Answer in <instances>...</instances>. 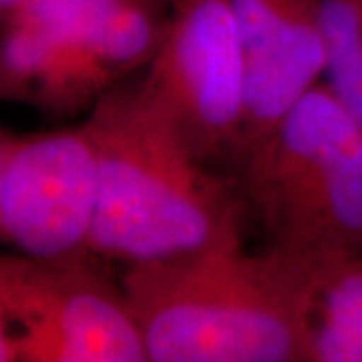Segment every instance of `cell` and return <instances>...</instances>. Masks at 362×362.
I'll use <instances>...</instances> for the list:
<instances>
[{
    "mask_svg": "<svg viewBox=\"0 0 362 362\" xmlns=\"http://www.w3.org/2000/svg\"><path fill=\"white\" fill-rule=\"evenodd\" d=\"M97 157L89 254L125 266L242 244L240 181L195 156L143 81L123 78L83 121Z\"/></svg>",
    "mask_w": 362,
    "mask_h": 362,
    "instance_id": "cell-1",
    "label": "cell"
},
{
    "mask_svg": "<svg viewBox=\"0 0 362 362\" xmlns=\"http://www.w3.org/2000/svg\"><path fill=\"white\" fill-rule=\"evenodd\" d=\"M147 362H306L304 254L223 244L121 276Z\"/></svg>",
    "mask_w": 362,
    "mask_h": 362,
    "instance_id": "cell-2",
    "label": "cell"
},
{
    "mask_svg": "<svg viewBox=\"0 0 362 362\" xmlns=\"http://www.w3.org/2000/svg\"><path fill=\"white\" fill-rule=\"evenodd\" d=\"M238 168L270 246L362 256V129L324 81Z\"/></svg>",
    "mask_w": 362,
    "mask_h": 362,
    "instance_id": "cell-3",
    "label": "cell"
},
{
    "mask_svg": "<svg viewBox=\"0 0 362 362\" xmlns=\"http://www.w3.org/2000/svg\"><path fill=\"white\" fill-rule=\"evenodd\" d=\"M93 259L0 247V312L16 362H147L123 286Z\"/></svg>",
    "mask_w": 362,
    "mask_h": 362,
    "instance_id": "cell-4",
    "label": "cell"
},
{
    "mask_svg": "<svg viewBox=\"0 0 362 362\" xmlns=\"http://www.w3.org/2000/svg\"><path fill=\"white\" fill-rule=\"evenodd\" d=\"M143 87L199 159L235 156L246 71L230 0H173Z\"/></svg>",
    "mask_w": 362,
    "mask_h": 362,
    "instance_id": "cell-5",
    "label": "cell"
},
{
    "mask_svg": "<svg viewBox=\"0 0 362 362\" xmlns=\"http://www.w3.org/2000/svg\"><path fill=\"white\" fill-rule=\"evenodd\" d=\"M97 204V157L83 123L16 133L0 123V247L83 258Z\"/></svg>",
    "mask_w": 362,
    "mask_h": 362,
    "instance_id": "cell-6",
    "label": "cell"
},
{
    "mask_svg": "<svg viewBox=\"0 0 362 362\" xmlns=\"http://www.w3.org/2000/svg\"><path fill=\"white\" fill-rule=\"evenodd\" d=\"M246 71L240 163L278 121L324 81L328 40L318 0H230Z\"/></svg>",
    "mask_w": 362,
    "mask_h": 362,
    "instance_id": "cell-7",
    "label": "cell"
},
{
    "mask_svg": "<svg viewBox=\"0 0 362 362\" xmlns=\"http://www.w3.org/2000/svg\"><path fill=\"white\" fill-rule=\"evenodd\" d=\"M109 0H28L0 23V101L28 103L59 52L78 39Z\"/></svg>",
    "mask_w": 362,
    "mask_h": 362,
    "instance_id": "cell-8",
    "label": "cell"
},
{
    "mask_svg": "<svg viewBox=\"0 0 362 362\" xmlns=\"http://www.w3.org/2000/svg\"><path fill=\"white\" fill-rule=\"evenodd\" d=\"M304 256L310 272L306 362H362V256Z\"/></svg>",
    "mask_w": 362,
    "mask_h": 362,
    "instance_id": "cell-9",
    "label": "cell"
},
{
    "mask_svg": "<svg viewBox=\"0 0 362 362\" xmlns=\"http://www.w3.org/2000/svg\"><path fill=\"white\" fill-rule=\"evenodd\" d=\"M328 40L324 83L362 129V8L356 0H318Z\"/></svg>",
    "mask_w": 362,
    "mask_h": 362,
    "instance_id": "cell-10",
    "label": "cell"
},
{
    "mask_svg": "<svg viewBox=\"0 0 362 362\" xmlns=\"http://www.w3.org/2000/svg\"><path fill=\"white\" fill-rule=\"evenodd\" d=\"M0 362H16V350L11 328L0 312Z\"/></svg>",
    "mask_w": 362,
    "mask_h": 362,
    "instance_id": "cell-11",
    "label": "cell"
},
{
    "mask_svg": "<svg viewBox=\"0 0 362 362\" xmlns=\"http://www.w3.org/2000/svg\"><path fill=\"white\" fill-rule=\"evenodd\" d=\"M28 0H0V23L11 18L14 13H18Z\"/></svg>",
    "mask_w": 362,
    "mask_h": 362,
    "instance_id": "cell-12",
    "label": "cell"
},
{
    "mask_svg": "<svg viewBox=\"0 0 362 362\" xmlns=\"http://www.w3.org/2000/svg\"><path fill=\"white\" fill-rule=\"evenodd\" d=\"M356 2H358V6H361V8H362V0H356Z\"/></svg>",
    "mask_w": 362,
    "mask_h": 362,
    "instance_id": "cell-13",
    "label": "cell"
}]
</instances>
